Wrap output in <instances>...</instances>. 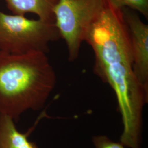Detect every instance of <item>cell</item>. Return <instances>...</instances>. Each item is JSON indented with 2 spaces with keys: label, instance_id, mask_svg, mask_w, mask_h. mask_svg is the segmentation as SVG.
Segmentation results:
<instances>
[{
  "label": "cell",
  "instance_id": "1",
  "mask_svg": "<svg viewBox=\"0 0 148 148\" xmlns=\"http://www.w3.org/2000/svg\"><path fill=\"white\" fill-rule=\"evenodd\" d=\"M95 55L94 72L110 86L123 116L137 114L148 101L146 90L134 74L128 31L122 10L108 2L85 35Z\"/></svg>",
  "mask_w": 148,
  "mask_h": 148
},
{
  "label": "cell",
  "instance_id": "2",
  "mask_svg": "<svg viewBox=\"0 0 148 148\" xmlns=\"http://www.w3.org/2000/svg\"><path fill=\"white\" fill-rule=\"evenodd\" d=\"M46 54L0 52V114L17 122L25 111L44 108L57 80Z\"/></svg>",
  "mask_w": 148,
  "mask_h": 148
},
{
  "label": "cell",
  "instance_id": "3",
  "mask_svg": "<svg viewBox=\"0 0 148 148\" xmlns=\"http://www.w3.org/2000/svg\"><path fill=\"white\" fill-rule=\"evenodd\" d=\"M60 38L54 23L0 10V52L25 54L49 51V45Z\"/></svg>",
  "mask_w": 148,
  "mask_h": 148
},
{
  "label": "cell",
  "instance_id": "4",
  "mask_svg": "<svg viewBox=\"0 0 148 148\" xmlns=\"http://www.w3.org/2000/svg\"><path fill=\"white\" fill-rule=\"evenodd\" d=\"M105 4L106 0H58L53 10L54 24L66 43L69 61L79 57L86 34Z\"/></svg>",
  "mask_w": 148,
  "mask_h": 148
},
{
  "label": "cell",
  "instance_id": "5",
  "mask_svg": "<svg viewBox=\"0 0 148 148\" xmlns=\"http://www.w3.org/2000/svg\"><path fill=\"white\" fill-rule=\"evenodd\" d=\"M122 13L130 36L134 74L148 90V25L129 8H122Z\"/></svg>",
  "mask_w": 148,
  "mask_h": 148
},
{
  "label": "cell",
  "instance_id": "6",
  "mask_svg": "<svg viewBox=\"0 0 148 148\" xmlns=\"http://www.w3.org/2000/svg\"><path fill=\"white\" fill-rule=\"evenodd\" d=\"M13 14L33 13L43 21L54 23L53 10L58 0H4Z\"/></svg>",
  "mask_w": 148,
  "mask_h": 148
},
{
  "label": "cell",
  "instance_id": "7",
  "mask_svg": "<svg viewBox=\"0 0 148 148\" xmlns=\"http://www.w3.org/2000/svg\"><path fill=\"white\" fill-rule=\"evenodd\" d=\"M36 124L23 133L16 129L12 118L0 114V148H38L36 143L28 139Z\"/></svg>",
  "mask_w": 148,
  "mask_h": 148
},
{
  "label": "cell",
  "instance_id": "8",
  "mask_svg": "<svg viewBox=\"0 0 148 148\" xmlns=\"http://www.w3.org/2000/svg\"><path fill=\"white\" fill-rule=\"evenodd\" d=\"M111 5L122 9L129 8L142 14L145 18H148V0H107Z\"/></svg>",
  "mask_w": 148,
  "mask_h": 148
},
{
  "label": "cell",
  "instance_id": "9",
  "mask_svg": "<svg viewBox=\"0 0 148 148\" xmlns=\"http://www.w3.org/2000/svg\"><path fill=\"white\" fill-rule=\"evenodd\" d=\"M95 148H126L120 142L112 141L106 136H95L92 138Z\"/></svg>",
  "mask_w": 148,
  "mask_h": 148
}]
</instances>
